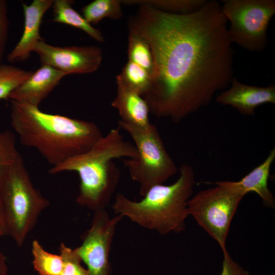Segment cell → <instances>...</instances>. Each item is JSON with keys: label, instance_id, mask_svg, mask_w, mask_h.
Masks as SVG:
<instances>
[{"label": "cell", "instance_id": "obj_1", "mask_svg": "<svg viewBox=\"0 0 275 275\" xmlns=\"http://www.w3.org/2000/svg\"><path fill=\"white\" fill-rule=\"evenodd\" d=\"M222 6L209 1L189 14L139 5L130 32L148 43L153 59L143 97L153 115L179 122L207 106L233 77V51Z\"/></svg>", "mask_w": 275, "mask_h": 275}, {"label": "cell", "instance_id": "obj_2", "mask_svg": "<svg viewBox=\"0 0 275 275\" xmlns=\"http://www.w3.org/2000/svg\"><path fill=\"white\" fill-rule=\"evenodd\" d=\"M10 101L11 125L21 143L36 149L52 167L87 152L103 136L94 122Z\"/></svg>", "mask_w": 275, "mask_h": 275}, {"label": "cell", "instance_id": "obj_3", "mask_svg": "<svg viewBox=\"0 0 275 275\" xmlns=\"http://www.w3.org/2000/svg\"><path fill=\"white\" fill-rule=\"evenodd\" d=\"M118 126L102 136L88 151L52 167L50 174L65 171L77 173L79 179L76 203L95 212L106 209L121 177L114 160L136 155L133 144L126 141Z\"/></svg>", "mask_w": 275, "mask_h": 275}, {"label": "cell", "instance_id": "obj_4", "mask_svg": "<svg viewBox=\"0 0 275 275\" xmlns=\"http://www.w3.org/2000/svg\"><path fill=\"white\" fill-rule=\"evenodd\" d=\"M178 172L176 181L170 185L152 186L140 201H132L118 193L112 205L115 213L160 235L183 232L189 215L187 203L193 195L196 175L193 167L188 163L182 164Z\"/></svg>", "mask_w": 275, "mask_h": 275}, {"label": "cell", "instance_id": "obj_5", "mask_svg": "<svg viewBox=\"0 0 275 275\" xmlns=\"http://www.w3.org/2000/svg\"><path fill=\"white\" fill-rule=\"evenodd\" d=\"M7 235L21 246L49 201L33 185L21 156L0 184Z\"/></svg>", "mask_w": 275, "mask_h": 275}, {"label": "cell", "instance_id": "obj_6", "mask_svg": "<svg viewBox=\"0 0 275 275\" xmlns=\"http://www.w3.org/2000/svg\"><path fill=\"white\" fill-rule=\"evenodd\" d=\"M118 125L134 143L136 155L124 159L123 162L131 179L138 183L142 197L151 187L163 184L178 172L154 125L141 127L121 120L118 121Z\"/></svg>", "mask_w": 275, "mask_h": 275}, {"label": "cell", "instance_id": "obj_7", "mask_svg": "<svg viewBox=\"0 0 275 275\" xmlns=\"http://www.w3.org/2000/svg\"><path fill=\"white\" fill-rule=\"evenodd\" d=\"M222 12L227 22L232 42L253 52L266 47L267 30L275 14L274 0H226Z\"/></svg>", "mask_w": 275, "mask_h": 275}, {"label": "cell", "instance_id": "obj_8", "mask_svg": "<svg viewBox=\"0 0 275 275\" xmlns=\"http://www.w3.org/2000/svg\"><path fill=\"white\" fill-rule=\"evenodd\" d=\"M213 187L202 190L192 196L187 203L188 215L219 244L223 252L232 218L243 196L219 181Z\"/></svg>", "mask_w": 275, "mask_h": 275}, {"label": "cell", "instance_id": "obj_9", "mask_svg": "<svg viewBox=\"0 0 275 275\" xmlns=\"http://www.w3.org/2000/svg\"><path fill=\"white\" fill-rule=\"evenodd\" d=\"M122 218L118 214L111 217L106 209L94 212L90 227L81 236V244L74 249L90 275H111L110 250Z\"/></svg>", "mask_w": 275, "mask_h": 275}, {"label": "cell", "instance_id": "obj_10", "mask_svg": "<svg viewBox=\"0 0 275 275\" xmlns=\"http://www.w3.org/2000/svg\"><path fill=\"white\" fill-rule=\"evenodd\" d=\"M34 52L41 65L51 66L70 74H87L96 71L102 60L101 49L96 46H57L39 41Z\"/></svg>", "mask_w": 275, "mask_h": 275}, {"label": "cell", "instance_id": "obj_11", "mask_svg": "<svg viewBox=\"0 0 275 275\" xmlns=\"http://www.w3.org/2000/svg\"><path fill=\"white\" fill-rule=\"evenodd\" d=\"M215 101L221 105L232 107L242 115H253L259 106L275 103V85L251 86L234 77L229 87L217 95Z\"/></svg>", "mask_w": 275, "mask_h": 275}, {"label": "cell", "instance_id": "obj_12", "mask_svg": "<svg viewBox=\"0 0 275 275\" xmlns=\"http://www.w3.org/2000/svg\"><path fill=\"white\" fill-rule=\"evenodd\" d=\"M53 0H34L28 5L22 3L24 23L21 37L15 46L8 53L7 60L11 63L28 60L37 43L43 40L40 28L43 17L52 7Z\"/></svg>", "mask_w": 275, "mask_h": 275}, {"label": "cell", "instance_id": "obj_13", "mask_svg": "<svg viewBox=\"0 0 275 275\" xmlns=\"http://www.w3.org/2000/svg\"><path fill=\"white\" fill-rule=\"evenodd\" d=\"M66 75L65 73L51 66L42 65L11 92L9 99L39 106Z\"/></svg>", "mask_w": 275, "mask_h": 275}, {"label": "cell", "instance_id": "obj_14", "mask_svg": "<svg viewBox=\"0 0 275 275\" xmlns=\"http://www.w3.org/2000/svg\"><path fill=\"white\" fill-rule=\"evenodd\" d=\"M275 159V148L269 153L264 160L247 175L237 181H220V183L243 197L250 192L256 193L264 205L268 207L275 206L274 198L268 186L271 165Z\"/></svg>", "mask_w": 275, "mask_h": 275}, {"label": "cell", "instance_id": "obj_15", "mask_svg": "<svg viewBox=\"0 0 275 275\" xmlns=\"http://www.w3.org/2000/svg\"><path fill=\"white\" fill-rule=\"evenodd\" d=\"M121 121L141 127L151 125L148 105L141 95L117 86L116 95L111 103Z\"/></svg>", "mask_w": 275, "mask_h": 275}, {"label": "cell", "instance_id": "obj_16", "mask_svg": "<svg viewBox=\"0 0 275 275\" xmlns=\"http://www.w3.org/2000/svg\"><path fill=\"white\" fill-rule=\"evenodd\" d=\"M71 0L53 1L52 22L63 23L77 28L85 32L95 40L102 43L104 38L99 30L89 23L82 15L72 7Z\"/></svg>", "mask_w": 275, "mask_h": 275}, {"label": "cell", "instance_id": "obj_17", "mask_svg": "<svg viewBox=\"0 0 275 275\" xmlns=\"http://www.w3.org/2000/svg\"><path fill=\"white\" fill-rule=\"evenodd\" d=\"M116 82L117 86L143 96L150 87L151 75L144 68L128 61L116 76Z\"/></svg>", "mask_w": 275, "mask_h": 275}, {"label": "cell", "instance_id": "obj_18", "mask_svg": "<svg viewBox=\"0 0 275 275\" xmlns=\"http://www.w3.org/2000/svg\"><path fill=\"white\" fill-rule=\"evenodd\" d=\"M124 5L146 4L161 11L177 14H186L200 9L206 0H126L121 1Z\"/></svg>", "mask_w": 275, "mask_h": 275}, {"label": "cell", "instance_id": "obj_19", "mask_svg": "<svg viewBox=\"0 0 275 275\" xmlns=\"http://www.w3.org/2000/svg\"><path fill=\"white\" fill-rule=\"evenodd\" d=\"M121 4L119 0H95L82 8V15L91 25L105 18L117 20L123 16Z\"/></svg>", "mask_w": 275, "mask_h": 275}, {"label": "cell", "instance_id": "obj_20", "mask_svg": "<svg viewBox=\"0 0 275 275\" xmlns=\"http://www.w3.org/2000/svg\"><path fill=\"white\" fill-rule=\"evenodd\" d=\"M33 265L39 275H61L64 262L60 254L46 251L37 240L32 243Z\"/></svg>", "mask_w": 275, "mask_h": 275}, {"label": "cell", "instance_id": "obj_21", "mask_svg": "<svg viewBox=\"0 0 275 275\" xmlns=\"http://www.w3.org/2000/svg\"><path fill=\"white\" fill-rule=\"evenodd\" d=\"M127 53L129 61L140 66L151 75L153 69V56L149 45L144 38L129 32Z\"/></svg>", "mask_w": 275, "mask_h": 275}, {"label": "cell", "instance_id": "obj_22", "mask_svg": "<svg viewBox=\"0 0 275 275\" xmlns=\"http://www.w3.org/2000/svg\"><path fill=\"white\" fill-rule=\"evenodd\" d=\"M33 71L13 65H0V100L9 99L11 92L24 82Z\"/></svg>", "mask_w": 275, "mask_h": 275}, {"label": "cell", "instance_id": "obj_23", "mask_svg": "<svg viewBox=\"0 0 275 275\" xmlns=\"http://www.w3.org/2000/svg\"><path fill=\"white\" fill-rule=\"evenodd\" d=\"M20 157L14 134L8 130L0 132V184Z\"/></svg>", "mask_w": 275, "mask_h": 275}, {"label": "cell", "instance_id": "obj_24", "mask_svg": "<svg viewBox=\"0 0 275 275\" xmlns=\"http://www.w3.org/2000/svg\"><path fill=\"white\" fill-rule=\"evenodd\" d=\"M59 250L64 262L61 275H90L87 269L81 265L82 261L74 249L62 242Z\"/></svg>", "mask_w": 275, "mask_h": 275}, {"label": "cell", "instance_id": "obj_25", "mask_svg": "<svg viewBox=\"0 0 275 275\" xmlns=\"http://www.w3.org/2000/svg\"><path fill=\"white\" fill-rule=\"evenodd\" d=\"M9 19L8 3L0 0V65L2 64L9 36Z\"/></svg>", "mask_w": 275, "mask_h": 275}, {"label": "cell", "instance_id": "obj_26", "mask_svg": "<svg viewBox=\"0 0 275 275\" xmlns=\"http://www.w3.org/2000/svg\"><path fill=\"white\" fill-rule=\"evenodd\" d=\"M223 254L222 271L219 275H251L232 259L227 251Z\"/></svg>", "mask_w": 275, "mask_h": 275}, {"label": "cell", "instance_id": "obj_27", "mask_svg": "<svg viewBox=\"0 0 275 275\" xmlns=\"http://www.w3.org/2000/svg\"><path fill=\"white\" fill-rule=\"evenodd\" d=\"M7 235L4 206L0 195V237Z\"/></svg>", "mask_w": 275, "mask_h": 275}, {"label": "cell", "instance_id": "obj_28", "mask_svg": "<svg viewBox=\"0 0 275 275\" xmlns=\"http://www.w3.org/2000/svg\"><path fill=\"white\" fill-rule=\"evenodd\" d=\"M8 265L5 255L0 249V275H7Z\"/></svg>", "mask_w": 275, "mask_h": 275}]
</instances>
